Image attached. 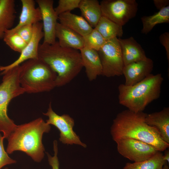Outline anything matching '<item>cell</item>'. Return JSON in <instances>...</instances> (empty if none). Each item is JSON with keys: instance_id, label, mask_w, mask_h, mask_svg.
<instances>
[{"instance_id": "1", "label": "cell", "mask_w": 169, "mask_h": 169, "mask_svg": "<svg viewBox=\"0 0 169 169\" xmlns=\"http://www.w3.org/2000/svg\"><path fill=\"white\" fill-rule=\"evenodd\" d=\"M146 114L135 113L128 109L119 113L113 120L110 133L115 141L131 138L148 143L162 152L169 147V144L162 139L157 130L145 122Z\"/></svg>"}, {"instance_id": "2", "label": "cell", "mask_w": 169, "mask_h": 169, "mask_svg": "<svg viewBox=\"0 0 169 169\" xmlns=\"http://www.w3.org/2000/svg\"><path fill=\"white\" fill-rule=\"evenodd\" d=\"M38 58L57 74L56 87L63 86L70 82L83 67L78 50L62 47L56 41L53 44H40Z\"/></svg>"}, {"instance_id": "3", "label": "cell", "mask_w": 169, "mask_h": 169, "mask_svg": "<svg viewBox=\"0 0 169 169\" xmlns=\"http://www.w3.org/2000/svg\"><path fill=\"white\" fill-rule=\"evenodd\" d=\"M50 129V125L41 118L17 125L7 138V152L11 154L15 151H21L35 161L41 162L44 156L43 136Z\"/></svg>"}, {"instance_id": "4", "label": "cell", "mask_w": 169, "mask_h": 169, "mask_svg": "<svg viewBox=\"0 0 169 169\" xmlns=\"http://www.w3.org/2000/svg\"><path fill=\"white\" fill-rule=\"evenodd\" d=\"M163 79L161 74L151 73L132 86L120 84L118 87L120 104L132 112H143L148 104L160 97Z\"/></svg>"}, {"instance_id": "5", "label": "cell", "mask_w": 169, "mask_h": 169, "mask_svg": "<svg viewBox=\"0 0 169 169\" xmlns=\"http://www.w3.org/2000/svg\"><path fill=\"white\" fill-rule=\"evenodd\" d=\"M20 66L19 81L25 92H49L56 87L57 74L39 59L27 60Z\"/></svg>"}, {"instance_id": "6", "label": "cell", "mask_w": 169, "mask_h": 169, "mask_svg": "<svg viewBox=\"0 0 169 169\" xmlns=\"http://www.w3.org/2000/svg\"><path fill=\"white\" fill-rule=\"evenodd\" d=\"M20 65L9 70L3 75L0 84V132L7 139L17 125L8 115V105L13 98L25 92L19 81Z\"/></svg>"}, {"instance_id": "7", "label": "cell", "mask_w": 169, "mask_h": 169, "mask_svg": "<svg viewBox=\"0 0 169 169\" xmlns=\"http://www.w3.org/2000/svg\"><path fill=\"white\" fill-rule=\"evenodd\" d=\"M97 52L102 66V75L110 77L122 75L124 65L117 38L106 41Z\"/></svg>"}, {"instance_id": "8", "label": "cell", "mask_w": 169, "mask_h": 169, "mask_svg": "<svg viewBox=\"0 0 169 169\" xmlns=\"http://www.w3.org/2000/svg\"><path fill=\"white\" fill-rule=\"evenodd\" d=\"M100 4L102 16L122 26L136 17L138 9L136 0H103Z\"/></svg>"}, {"instance_id": "9", "label": "cell", "mask_w": 169, "mask_h": 169, "mask_svg": "<svg viewBox=\"0 0 169 169\" xmlns=\"http://www.w3.org/2000/svg\"><path fill=\"white\" fill-rule=\"evenodd\" d=\"M48 117L46 122L55 126L60 131L59 140L62 143L68 145H80L84 147L86 145L80 140L79 137L73 130L74 123L73 119L67 114L59 115L52 109L51 103L49 104L47 112L43 113Z\"/></svg>"}, {"instance_id": "10", "label": "cell", "mask_w": 169, "mask_h": 169, "mask_svg": "<svg viewBox=\"0 0 169 169\" xmlns=\"http://www.w3.org/2000/svg\"><path fill=\"white\" fill-rule=\"evenodd\" d=\"M115 142L119 154L134 162L149 159L159 151L152 146L136 139L127 138Z\"/></svg>"}, {"instance_id": "11", "label": "cell", "mask_w": 169, "mask_h": 169, "mask_svg": "<svg viewBox=\"0 0 169 169\" xmlns=\"http://www.w3.org/2000/svg\"><path fill=\"white\" fill-rule=\"evenodd\" d=\"M42 16L44 41L43 43L53 44L56 41L55 30L58 16L53 7V0H36Z\"/></svg>"}, {"instance_id": "12", "label": "cell", "mask_w": 169, "mask_h": 169, "mask_svg": "<svg viewBox=\"0 0 169 169\" xmlns=\"http://www.w3.org/2000/svg\"><path fill=\"white\" fill-rule=\"evenodd\" d=\"M32 37L20 53L18 58L12 63L6 66H0V74L3 75L9 70L20 65L25 61L38 59V49L39 42L44 37L43 24L39 22L33 24Z\"/></svg>"}, {"instance_id": "13", "label": "cell", "mask_w": 169, "mask_h": 169, "mask_svg": "<svg viewBox=\"0 0 169 169\" xmlns=\"http://www.w3.org/2000/svg\"><path fill=\"white\" fill-rule=\"evenodd\" d=\"M153 67V60L148 58L124 66L122 71L124 84L132 86L142 81L151 74Z\"/></svg>"}, {"instance_id": "14", "label": "cell", "mask_w": 169, "mask_h": 169, "mask_svg": "<svg viewBox=\"0 0 169 169\" xmlns=\"http://www.w3.org/2000/svg\"><path fill=\"white\" fill-rule=\"evenodd\" d=\"M118 38L124 66L148 58L141 45L133 37L124 39Z\"/></svg>"}, {"instance_id": "15", "label": "cell", "mask_w": 169, "mask_h": 169, "mask_svg": "<svg viewBox=\"0 0 169 169\" xmlns=\"http://www.w3.org/2000/svg\"><path fill=\"white\" fill-rule=\"evenodd\" d=\"M79 50L83 66L89 80L93 81L102 75V66L97 51L84 47Z\"/></svg>"}, {"instance_id": "16", "label": "cell", "mask_w": 169, "mask_h": 169, "mask_svg": "<svg viewBox=\"0 0 169 169\" xmlns=\"http://www.w3.org/2000/svg\"><path fill=\"white\" fill-rule=\"evenodd\" d=\"M145 122L155 128L165 142L169 144V108L164 107L161 110L147 114Z\"/></svg>"}, {"instance_id": "17", "label": "cell", "mask_w": 169, "mask_h": 169, "mask_svg": "<svg viewBox=\"0 0 169 169\" xmlns=\"http://www.w3.org/2000/svg\"><path fill=\"white\" fill-rule=\"evenodd\" d=\"M56 38L62 47L80 50L84 47L83 37L68 28L57 23L55 30Z\"/></svg>"}, {"instance_id": "18", "label": "cell", "mask_w": 169, "mask_h": 169, "mask_svg": "<svg viewBox=\"0 0 169 169\" xmlns=\"http://www.w3.org/2000/svg\"><path fill=\"white\" fill-rule=\"evenodd\" d=\"M59 23L77 33L83 37L89 33L93 28L82 16L67 12L58 16Z\"/></svg>"}, {"instance_id": "19", "label": "cell", "mask_w": 169, "mask_h": 169, "mask_svg": "<svg viewBox=\"0 0 169 169\" xmlns=\"http://www.w3.org/2000/svg\"><path fill=\"white\" fill-rule=\"evenodd\" d=\"M22 5L21 13L18 24L10 29L14 31L20 27L27 24H33L42 20L40 10L38 7L36 8L35 1L33 0H21Z\"/></svg>"}, {"instance_id": "20", "label": "cell", "mask_w": 169, "mask_h": 169, "mask_svg": "<svg viewBox=\"0 0 169 169\" xmlns=\"http://www.w3.org/2000/svg\"><path fill=\"white\" fill-rule=\"evenodd\" d=\"M16 13L14 0H0V39L7 30L12 28Z\"/></svg>"}, {"instance_id": "21", "label": "cell", "mask_w": 169, "mask_h": 169, "mask_svg": "<svg viewBox=\"0 0 169 169\" xmlns=\"http://www.w3.org/2000/svg\"><path fill=\"white\" fill-rule=\"evenodd\" d=\"M78 8L82 17L93 28H95L102 16L98 1L80 0Z\"/></svg>"}, {"instance_id": "22", "label": "cell", "mask_w": 169, "mask_h": 169, "mask_svg": "<svg viewBox=\"0 0 169 169\" xmlns=\"http://www.w3.org/2000/svg\"><path fill=\"white\" fill-rule=\"evenodd\" d=\"M106 41L120 37L123 34V26L102 16L95 28Z\"/></svg>"}, {"instance_id": "23", "label": "cell", "mask_w": 169, "mask_h": 169, "mask_svg": "<svg viewBox=\"0 0 169 169\" xmlns=\"http://www.w3.org/2000/svg\"><path fill=\"white\" fill-rule=\"evenodd\" d=\"M141 20L143 25L141 33L146 34L156 25L169 23V6L160 9L152 15L142 16Z\"/></svg>"}, {"instance_id": "24", "label": "cell", "mask_w": 169, "mask_h": 169, "mask_svg": "<svg viewBox=\"0 0 169 169\" xmlns=\"http://www.w3.org/2000/svg\"><path fill=\"white\" fill-rule=\"evenodd\" d=\"M163 154L158 151L152 157L146 160L133 163H126L123 169H162L167 162L163 158Z\"/></svg>"}, {"instance_id": "25", "label": "cell", "mask_w": 169, "mask_h": 169, "mask_svg": "<svg viewBox=\"0 0 169 169\" xmlns=\"http://www.w3.org/2000/svg\"><path fill=\"white\" fill-rule=\"evenodd\" d=\"M3 39L12 50L19 53L22 52L27 43L16 32L7 30Z\"/></svg>"}, {"instance_id": "26", "label": "cell", "mask_w": 169, "mask_h": 169, "mask_svg": "<svg viewBox=\"0 0 169 169\" xmlns=\"http://www.w3.org/2000/svg\"><path fill=\"white\" fill-rule=\"evenodd\" d=\"M83 37L84 48L98 51L105 44L106 41L95 28Z\"/></svg>"}, {"instance_id": "27", "label": "cell", "mask_w": 169, "mask_h": 169, "mask_svg": "<svg viewBox=\"0 0 169 169\" xmlns=\"http://www.w3.org/2000/svg\"><path fill=\"white\" fill-rule=\"evenodd\" d=\"M80 0H59L58 5L54 8L56 14L59 15L78 8Z\"/></svg>"}, {"instance_id": "28", "label": "cell", "mask_w": 169, "mask_h": 169, "mask_svg": "<svg viewBox=\"0 0 169 169\" xmlns=\"http://www.w3.org/2000/svg\"><path fill=\"white\" fill-rule=\"evenodd\" d=\"M4 138L0 133V169L4 166L15 163L16 161L10 158L4 149L3 141Z\"/></svg>"}, {"instance_id": "29", "label": "cell", "mask_w": 169, "mask_h": 169, "mask_svg": "<svg viewBox=\"0 0 169 169\" xmlns=\"http://www.w3.org/2000/svg\"><path fill=\"white\" fill-rule=\"evenodd\" d=\"M18 34L27 43L30 40L33 34V25L29 24L23 26L14 31Z\"/></svg>"}, {"instance_id": "30", "label": "cell", "mask_w": 169, "mask_h": 169, "mask_svg": "<svg viewBox=\"0 0 169 169\" xmlns=\"http://www.w3.org/2000/svg\"><path fill=\"white\" fill-rule=\"evenodd\" d=\"M54 155L51 156L47 153L48 161L51 169H59V162L57 155L58 152V143L56 140H54L53 143Z\"/></svg>"}, {"instance_id": "31", "label": "cell", "mask_w": 169, "mask_h": 169, "mask_svg": "<svg viewBox=\"0 0 169 169\" xmlns=\"http://www.w3.org/2000/svg\"><path fill=\"white\" fill-rule=\"evenodd\" d=\"M161 44L164 47L166 52L168 62H169V32H166L161 34L159 38Z\"/></svg>"}, {"instance_id": "32", "label": "cell", "mask_w": 169, "mask_h": 169, "mask_svg": "<svg viewBox=\"0 0 169 169\" xmlns=\"http://www.w3.org/2000/svg\"><path fill=\"white\" fill-rule=\"evenodd\" d=\"M153 2L156 8L159 10L169 6V0H153Z\"/></svg>"}, {"instance_id": "33", "label": "cell", "mask_w": 169, "mask_h": 169, "mask_svg": "<svg viewBox=\"0 0 169 169\" xmlns=\"http://www.w3.org/2000/svg\"><path fill=\"white\" fill-rule=\"evenodd\" d=\"M164 154L163 155V160L167 162V163H169V149H167L165 150Z\"/></svg>"}, {"instance_id": "34", "label": "cell", "mask_w": 169, "mask_h": 169, "mask_svg": "<svg viewBox=\"0 0 169 169\" xmlns=\"http://www.w3.org/2000/svg\"><path fill=\"white\" fill-rule=\"evenodd\" d=\"M162 169H169V166L168 165L167 163H166L165 164Z\"/></svg>"}, {"instance_id": "35", "label": "cell", "mask_w": 169, "mask_h": 169, "mask_svg": "<svg viewBox=\"0 0 169 169\" xmlns=\"http://www.w3.org/2000/svg\"><path fill=\"white\" fill-rule=\"evenodd\" d=\"M3 169H9L8 167H6Z\"/></svg>"}]
</instances>
